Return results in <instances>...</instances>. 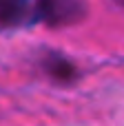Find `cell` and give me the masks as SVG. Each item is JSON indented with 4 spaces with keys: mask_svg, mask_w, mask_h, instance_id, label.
<instances>
[{
    "mask_svg": "<svg viewBox=\"0 0 124 126\" xmlns=\"http://www.w3.org/2000/svg\"><path fill=\"white\" fill-rule=\"evenodd\" d=\"M87 7L80 0H33L31 18L47 27H69L84 20Z\"/></svg>",
    "mask_w": 124,
    "mask_h": 126,
    "instance_id": "obj_1",
    "label": "cell"
},
{
    "mask_svg": "<svg viewBox=\"0 0 124 126\" xmlns=\"http://www.w3.org/2000/svg\"><path fill=\"white\" fill-rule=\"evenodd\" d=\"M42 71L49 75V80H53L55 84H73L80 80V69L73 60H69L62 53H47L40 62Z\"/></svg>",
    "mask_w": 124,
    "mask_h": 126,
    "instance_id": "obj_2",
    "label": "cell"
},
{
    "mask_svg": "<svg viewBox=\"0 0 124 126\" xmlns=\"http://www.w3.org/2000/svg\"><path fill=\"white\" fill-rule=\"evenodd\" d=\"M33 9V0H0V27H20Z\"/></svg>",
    "mask_w": 124,
    "mask_h": 126,
    "instance_id": "obj_3",
    "label": "cell"
}]
</instances>
